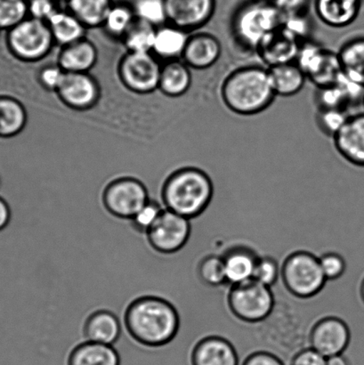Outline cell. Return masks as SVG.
<instances>
[{
  "mask_svg": "<svg viewBox=\"0 0 364 365\" xmlns=\"http://www.w3.org/2000/svg\"><path fill=\"white\" fill-rule=\"evenodd\" d=\"M105 23L110 31L120 34L130 28L132 14L130 9L123 6L110 7L105 18Z\"/></svg>",
  "mask_w": 364,
  "mask_h": 365,
  "instance_id": "obj_41",
  "label": "cell"
},
{
  "mask_svg": "<svg viewBox=\"0 0 364 365\" xmlns=\"http://www.w3.org/2000/svg\"><path fill=\"white\" fill-rule=\"evenodd\" d=\"M12 217L9 204L0 197V231L7 227Z\"/></svg>",
  "mask_w": 364,
  "mask_h": 365,
  "instance_id": "obj_47",
  "label": "cell"
},
{
  "mask_svg": "<svg viewBox=\"0 0 364 365\" xmlns=\"http://www.w3.org/2000/svg\"><path fill=\"white\" fill-rule=\"evenodd\" d=\"M363 110H364V98H363Z\"/></svg>",
  "mask_w": 364,
  "mask_h": 365,
  "instance_id": "obj_50",
  "label": "cell"
},
{
  "mask_svg": "<svg viewBox=\"0 0 364 365\" xmlns=\"http://www.w3.org/2000/svg\"><path fill=\"white\" fill-rule=\"evenodd\" d=\"M199 280L209 287H219L227 284L223 257L209 255L201 260L198 266Z\"/></svg>",
  "mask_w": 364,
  "mask_h": 365,
  "instance_id": "obj_31",
  "label": "cell"
},
{
  "mask_svg": "<svg viewBox=\"0 0 364 365\" xmlns=\"http://www.w3.org/2000/svg\"><path fill=\"white\" fill-rule=\"evenodd\" d=\"M124 322L131 338L149 348L169 344L180 327L176 307L156 296L140 297L132 302L125 313Z\"/></svg>",
  "mask_w": 364,
  "mask_h": 365,
  "instance_id": "obj_1",
  "label": "cell"
},
{
  "mask_svg": "<svg viewBox=\"0 0 364 365\" xmlns=\"http://www.w3.org/2000/svg\"><path fill=\"white\" fill-rule=\"evenodd\" d=\"M135 9L141 21L151 25L162 23L167 18L164 0H137Z\"/></svg>",
  "mask_w": 364,
  "mask_h": 365,
  "instance_id": "obj_37",
  "label": "cell"
},
{
  "mask_svg": "<svg viewBox=\"0 0 364 365\" xmlns=\"http://www.w3.org/2000/svg\"><path fill=\"white\" fill-rule=\"evenodd\" d=\"M11 41L14 50L26 58H37L49 48L51 34L42 21H25L14 29Z\"/></svg>",
  "mask_w": 364,
  "mask_h": 365,
  "instance_id": "obj_11",
  "label": "cell"
},
{
  "mask_svg": "<svg viewBox=\"0 0 364 365\" xmlns=\"http://www.w3.org/2000/svg\"><path fill=\"white\" fill-rule=\"evenodd\" d=\"M327 365H349L348 360L342 355L327 359Z\"/></svg>",
  "mask_w": 364,
  "mask_h": 365,
  "instance_id": "obj_48",
  "label": "cell"
},
{
  "mask_svg": "<svg viewBox=\"0 0 364 365\" xmlns=\"http://www.w3.org/2000/svg\"><path fill=\"white\" fill-rule=\"evenodd\" d=\"M283 14L271 0H252L234 14L232 31L244 48L256 51L261 43L280 28Z\"/></svg>",
  "mask_w": 364,
  "mask_h": 365,
  "instance_id": "obj_4",
  "label": "cell"
},
{
  "mask_svg": "<svg viewBox=\"0 0 364 365\" xmlns=\"http://www.w3.org/2000/svg\"><path fill=\"white\" fill-rule=\"evenodd\" d=\"M68 365H120V357L113 346L85 341L71 352Z\"/></svg>",
  "mask_w": 364,
  "mask_h": 365,
  "instance_id": "obj_21",
  "label": "cell"
},
{
  "mask_svg": "<svg viewBox=\"0 0 364 365\" xmlns=\"http://www.w3.org/2000/svg\"><path fill=\"white\" fill-rule=\"evenodd\" d=\"M361 295H362V299H363V302H364V279H363V284H362V287H361Z\"/></svg>",
  "mask_w": 364,
  "mask_h": 365,
  "instance_id": "obj_49",
  "label": "cell"
},
{
  "mask_svg": "<svg viewBox=\"0 0 364 365\" xmlns=\"http://www.w3.org/2000/svg\"><path fill=\"white\" fill-rule=\"evenodd\" d=\"M188 39L187 32L183 29L165 28L157 32L153 48L166 57L183 55Z\"/></svg>",
  "mask_w": 364,
  "mask_h": 365,
  "instance_id": "obj_25",
  "label": "cell"
},
{
  "mask_svg": "<svg viewBox=\"0 0 364 365\" xmlns=\"http://www.w3.org/2000/svg\"><path fill=\"white\" fill-rule=\"evenodd\" d=\"M350 330L338 317H326L317 322L310 334V346L321 355L330 359L342 355L350 342Z\"/></svg>",
  "mask_w": 364,
  "mask_h": 365,
  "instance_id": "obj_9",
  "label": "cell"
},
{
  "mask_svg": "<svg viewBox=\"0 0 364 365\" xmlns=\"http://www.w3.org/2000/svg\"><path fill=\"white\" fill-rule=\"evenodd\" d=\"M328 50L318 43L306 41L301 43L295 63L304 73L306 80L311 78L320 69L326 58Z\"/></svg>",
  "mask_w": 364,
  "mask_h": 365,
  "instance_id": "obj_26",
  "label": "cell"
},
{
  "mask_svg": "<svg viewBox=\"0 0 364 365\" xmlns=\"http://www.w3.org/2000/svg\"><path fill=\"white\" fill-rule=\"evenodd\" d=\"M140 21V24L131 30L127 42L135 53H147L155 46L156 34L153 31L151 24Z\"/></svg>",
  "mask_w": 364,
  "mask_h": 365,
  "instance_id": "obj_35",
  "label": "cell"
},
{
  "mask_svg": "<svg viewBox=\"0 0 364 365\" xmlns=\"http://www.w3.org/2000/svg\"><path fill=\"white\" fill-rule=\"evenodd\" d=\"M27 11L28 5L24 0H0V26L20 24Z\"/></svg>",
  "mask_w": 364,
  "mask_h": 365,
  "instance_id": "obj_39",
  "label": "cell"
},
{
  "mask_svg": "<svg viewBox=\"0 0 364 365\" xmlns=\"http://www.w3.org/2000/svg\"><path fill=\"white\" fill-rule=\"evenodd\" d=\"M221 98L232 113L256 115L272 105L274 94L269 68L249 66L238 68L224 78Z\"/></svg>",
  "mask_w": 364,
  "mask_h": 365,
  "instance_id": "obj_2",
  "label": "cell"
},
{
  "mask_svg": "<svg viewBox=\"0 0 364 365\" xmlns=\"http://www.w3.org/2000/svg\"><path fill=\"white\" fill-rule=\"evenodd\" d=\"M281 277V267L277 261L271 257H259L253 279L267 287H272Z\"/></svg>",
  "mask_w": 364,
  "mask_h": 365,
  "instance_id": "obj_38",
  "label": "cell"
},
{
  "mask_svg": "<svg viewBox=\"0 0 364 365\" xmlns=\"http://www.w3.org/2000/svg\"><path fill=\"white\" fill-rule=\"evenodd\" d=\"M301 43L281 28L270 34L256 50L267 68L295 63Z\"/></svg>",
  "mask_w": 364,
  "mask_h": 365,
  "instance_id": "obj_13",
  "label": "cell"
},
{
  "mask_svg": "<svg viewBox=\"0 0 364 365\" xmlns=\"http://www.w3.org/2000/svg\"><path fill=\"white\" fill-rule=\"evenodd\" d=\"M192 365H239L236 350L230 341L219 336H209L194 346Z\"/></svg>",
  "mask_w": 364,
  "mask_h": 365,
  "instance_id": "obj_15",
  "label": "cell"
},
{
  "mask_svg": "<svg viewBox=\"0 0 364 365\" xmlns=\"http://www.w3.org/2000/svg\"><path fill=\"white\" fill-rule=\"evenodd\" d=\"M362 5L363 0H316V12L327 26L342 29L354 23Z\"/></svg>",
  "mask_w": 364,
  "mask_h": 365,
  "instance_id": "obj_18",
  "label": "cell"
},
{
  "mask_svg": "<svg viewBox=\"0 0 364 365\" xmlns=\"http://www.w3.org/2000/svg\"><path fill=\"white\" fill-rule=\"evenodd\" d=\"M242 365H285L279 357L272 353L259 351L251 354Z\"/></svg>",
  "mask_w": 364,
  "mask_h": 365,
  "instance_id": "obj_45",
  "label": "cell"
},
{
  "mask_svg": "<svg viewBox=\"0 0 364 365\" xmlns=\"http://www.w3.org/2000/svg\"><path fill=\"white\" fill-rule=\"evenodd\" d=\"M321 267L327 281H334L340 279L347 269L345 261L335 252H328L319 257Z\"/></svg>",
  "mask_w": 364,
  "mask_h": 365,
  "instance_id": "obj_40",
  "label": "cell"
},
{
  "mask_svg": "<svg viewBox=\"0 0 364 365\" xmlns=\"http://www.w3.org/2000/svg\"><path fill=\"white\" fill-rule=\"evenodd\" d=\"M291 365H327V359L316 350L309 348L296 354Z\"/></svg>",
  "mask_w": 364,
  "mask_h": 365,
  "instance_id": "obj_43",
  "label": "cell"
},
{
  "mask_svg": "<svg viewBox=\"0 0 364 365\" xmlns=\"http://www.w3.org/2000/svg\"><path fill=\"white\" fill-rule=\"evenodd\" d=\"M271 83L276 96L288 98L302 91L306 77L296 63L269 68Z\"/></svg>",
  "mask_w": 364,
  "mask_h": 365,
  "instance_id": "obj_23",
  "label": "cell"
},
{
  "mask_svg": "<svg viewBox=\"0 0 364 365\" xmlns=\"http://www.w3.org/2000/svg\"><path fill=\"white\" fill-rule=\"evenodd\" d=\"M333 141L342 158L353 165L364 168V110L351 114Z\"/></svg>",
  "mask_w": 364,
  "mask_h": 365,
  "instance_id": "obj_12",
  "label": "cell"
},
{
  "mask_svg": "<svg viewBox=\"0 0 364 365\" xmlns=\"http://www.w3.org/2000/svg\"><path fill=\"white\" fill-rule=\"evenodd\" d=\"M191 220L164 209L150 229L147 240L157 252L173 254L184 248L191 235Z\"/></svg>",
  "mask_w": 364,
  "mask_h": 365,
  "instance_id": "obj_8",
  "label": "cell"
},
{
  "mask_svg": "<svg viewBox=\"0 0 364 365\" xmlns=\"http://www.w3.org/2000/svg\"><path fill=\"white\" fill-rule=\"evenodd\" d=\"M280 28L301 44L310 39L312 30L311 21L306 13L283 16Z\"/></svg>",
  "mask_w": 364,
  "mask_h": 365,
  "instance_id": "obj_33",
  "label": "cell"
},
{
  "mask_svg": "<svg viewBox=\"0 0 364 365\" xmlns=\"http://www.w3.org/2000/svg\"><path fill=\"white\" fill-rule=\"evenodd\" d=\"M319 108L338 109L348 112L351 107L362 103L364 88L342 74L340 80L330 87L318 89Z\"/></svg>",
  "mask_w": 364,
  "mask_h": 365,
  "instance_id": "obj_14",
  "label": "cell"
},
{
  "mask_svg": "<svg viewBox=\"0 0 364 365\" xmlns=\"http://www.w3.org/2000/svg\"><path fill=\"white\" fill-rule=\"evenodd\" d=\"M231 312L246 323H259L272 314L274 296L270 287L254 279L231 286L227 298Z\"/></svg>",
  "mask_w": 364,
  "mask_h": 365,
  "instance_id": "obj_6",
  "label": "cell"
},
{
  "mask_svg": "<svg viewBox=\"0 0 364 365\" xmlns=\"http://www.w3.org/2000/svg\"><path fill=\"white\" fill-rule=\"evenodd\" d=\"M164 91L172 96H180L190 87L192 77L187 66L181 63L169 64L160 75Z\"/></svg>",
  "mask_w": 364,
  "mask_h": 365,
  "instance_id": "obj_28",
  "label": "cell"
},
{
  "mask_svg": "<svg viewBox=\"0 0 364 365\" xmlns=\"http://www.w3.org/2000/svg\"><path fill=\"white\" fill-rule=\"evenodd\" d=\"M350 115L343 110L319 108L316 116L317 123L324 134L333 138Z\"/></svg>",
  "mask_w": 364,
  "mask_h": 365,
  "instance_id": "obj_34",
  "label": "cell"
},
{
  "mask_svg": "<svg viewBox=\"0 0 364 365\" xmlns=\"http://www.w3.org/2000/svg\"><path fill=\"white\" fill-rule=\"evenodd\" d=\"M337 53L342 73L364 88V36L348 39Z\"/></svg>",
  "mask_w": 364,
  "mask_h": 365,
  "instance_id": "obj_22",
  "label": "cell"
},
{
  "mask_svg": "<svg viewBox=\"0 0 364 365\" xmlns=\"http://www.w3.org/2000/svg\"><path fill=\"white\" fill-rule=\"evenodd\" d=\"M221 55L222 45L219 39L207 32L189 37L183 53L188 66L198 70L208 69L215 66Z\"/></svg>",
  "mask_w": 364,
  "mask_h": 365,
  "instance_id": "obj_16",
  "label": "cell"
},
{
  "mask_svg": "<svg viewBox=\"0 0 364 365\" xmlns=\"http://www.w3.org/2000/svg\"><path fill=\"white\" fill-rule=\"evenodd\" d=\"M28 10H30L35 19L41 21H48L57 12L52 0H31Z\"/></svg>",
  "mask_w": 364,
  "mask_h": 365,
  "instance_id": "obj_42",
  "label": "cell"
},
{
  "mask_svg": "<svg viewBox=\"0 0 364 365\" xmlns=\"http://www.w3.org/2000/svg\"><path fill=\"white\" fill-rule=\"evenodd\" d=\"M163 210V207L158 202L149 200L130 220L132 227L141 234H147Z\"/></svg>",
  "mask_w": 364,
  "mask_h": 365,
  "instance_id": "obj_36",
  "label": "cell"
},
{
  "mask_svg": "<svg viewBox=\"0 0 364 365\" xmlns=\"http://www.w3.org/2000/svg\"><path fill=\"white\" fill-rule=\"evenodd\" d=\"M281 277L288 292L301 299L318 294L327 281L319 257L302 250L286 257L281 267Z\"/></svg>",
  "mask_w": 364,
  "mask_h": 365,
  "instance_id": "obj_5",
  "label": "cell"
},
{
  "mask_svg": "<svg viewBox=\"0 0 364 365\" xmlns=\"http://www.w3.org/2000/svg\"><path fill=\"white\" fill-rule=\"evenodd\" d=\"M310 0H271L283 16L306 13Z\"/></svg>",
  "mask_w": 364,
  "mask_h": 365,
  "instance_id": "obj_44",
  "label": "cell"
},
{
  "mask_svg": "<svg viewBox=\"0 0 364 365\" xmlns=\"http://www.w3.org/2000/svg\"><path fill=\"white\" fill-rule=\"evenodd\" d=\"M167 18L177 28L194 30L204 26L215 13V0H164Z\"/></svg>",
  "mask_w": 364,
  "mask_h": 365,
  "instance_id": "obj_10",
  "label": "cell"
},
{
  "mask_svg": "<svg viewBox=\"0 0 364 365\" xmlns=\"http://www.w3.org/2000/svg\"><path fill=\"white\" fill-rule=\"evenodd\" d=\"M64 74L62 71L57 69V68H48V69L43 71L42 81L46 86L50 88H59L62 84Z\"/></svg>",
  "mask_w": 364,
  "mask_h": 365,
  "instance_id": "obj_46",
  "label": "cell"
},
{
  "mask_svg": "<svg viewBox=\"0 0 364 365\" xmlns=\"http://www.w3.org/2000/svg\"><path fill=\"white\" fill-rule=\"evenodd\" d=\"M95 59V49L87 42L75 44L68 48L61 56V64L71 73H78L88 69Z\"/></svg>",
  "mask_w": 364,
  "mask_h": 365,
  "instance_id": "obj_29",
  "label": "cell"
},
{
  "mask_svg": "<svg viewBox=\"0 0 364 365\" xmlns=\"http://www.w3.org/2000/svg\"><path fill=\"white\" fill-rule=\"evenodd\" d=\"M227 284L231 286L252 280L259 256L244 246L233 247L222 256Z\"/></svg>",
  "mask_w": 364,
  "mask_h": 365,
  "instance_id": "obj_19",
  "label": "cell"
},
{
  "mask_svg": "<svg viewBox=\"0 0 364 365\" xmlns=\"http://www.w3.org/2000/svg\"><path fill=\"white\" fill-rule=\"evenodd\" d=\"M128 84L137 91H150L160 81L158 64L147 53H133L123 64Z\"/></svg>",
  "mask_w": 364,
  "mask_h": 365,
  "instance_id": "obj_17",
  "label": "cell"
},
{
  "mask_svg": "<svg viewBox=\"0 0 364 365\" xmlns=\"http://www.w3.org/2000/svg\"><path fill=\"white\" fill-rule=\"evenodd\" d=\"M121 325L116 314L108 310H98L88 317L84 325L85 341L113 346L119 341Z\"/></svg>",
  "mask_w": 364,
  "mask_h": 365,
  "instance_id": "obj_20",
  "label": "cell"
},
{
  "mask_svg": "<svg viewBox=\"0 0 364 365\" xmlns=\"http://www.w3.org/2000/svg\"><path fill=\"white\" fill-rule=\"evenodd\" d=\"M24 123V113L20 106L11 100H0V134L16 133Z\"/></svg>",
  "mask_w": 364,
  "mask_h": 365,
  "instance_id": "obj_32",
  "label": "cell"
},
{
  "mask_svg": "<svg viewBox=\"0 0 364 365\" xmlns=\"http://www.w3.org/2000/svg\"><path fill=\"white\" fill-rule=\"evenodd\" d=\"M0 185H1V182H0Z\"/></svg>",
  "mask_w": 364,
  "mask_h": 365,
  "instance_id": "obj_51",
  "label": "cell"
},
{
  "mask_svg": "<svg viewBox=\"0 0 364 365\" xmlns=\"http://www.w3.org/2000/svg\"><path fill=\"white\" fill-rule=\"evenodd\" d=\"M58 89L66 101L76 106L88 105L95 95V86L90 78L77 73L64 74Z\"/></svg>",
  "mask_w": 364,
  "mask_h": 365,
  "instance_id": "obj_24",
  "label": "cell"
},
{
  "mask_svg": "<svg viewBox=\"0 0 364 365\" xmlns=\"http://www.w3.org/2000/svg\"><path fill=\"white\" fill-rule=\"evenodd\" d=\"M149 200L145 186L132 178L112 182L103 195L105 210L121 220H131Z\"/></svg>",
  "mask_w": 364,
  "mask_h": 365,
  "instance_id": "obj_7",
  "label": "cell"
},
{
  "mask_svg": "<svg viewBox=\"0 0 364 365\" xmlns=\"http://www.w3.org/2000/svg\"><path fill=\"white\" fill-rule=\"evenodd\" d=\"M48 21L53 34L60 42H73L82 34L80 20L70 14L56 12Z\"/></svg>",
  "mask_w": 364,
  "mask_h": 365,
  "instance_id": "obj_30",
  "label": "cell"
},
{
  "mask_svg": "<svg viewBox=\"0 0 364 365\" xmlns=\"http://www.w3.org/2000/svg\"><path fill=\"white\" fill-rule=\"evenodd\" d=\"M214 186L209 175L195 168L182 170L164 185L162 200L166 210L192 220L204 212L212 202Z\"/></svg>",
  "mask_w": 364,
  "mask_h": 365,
  "instance_id": "obj_3",
  "label": "cell"
},
{
  "mask_svg": "<svg viewBox=\"0 0 364 365\" xmlns=\"http://www.w3.org/2000/svg\"><path fill=\"white\" fill-rule=\"evenodd\" d=\"M69 6L78 20L93 25L105 21L110 9V0H69Z\"/></svg>",
  "mask_w": 364,
  "mask_h": 365,
  "instance_id": "obj_27",
  "label": "cell"
}]
</instances>
